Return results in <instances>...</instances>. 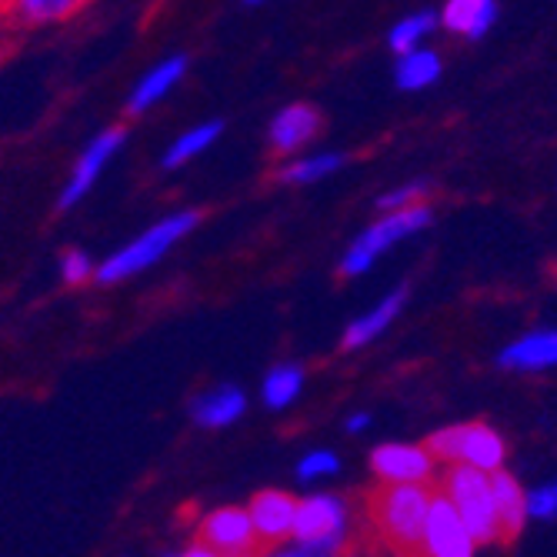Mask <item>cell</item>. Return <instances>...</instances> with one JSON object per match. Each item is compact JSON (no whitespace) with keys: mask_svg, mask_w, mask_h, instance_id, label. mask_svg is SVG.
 <instances>
[{"mask_svg":"<svg viewBox=\"0 0 557 557\" xmlns=\"http://www.w3.org/2000/svg\"><path fill=\"white\" fill-rule=\"evenodd\" d=\"M431 491L411 481H391V487H381L368 500V515L381 541H387L391 550L418 554L424 550V518H428Z\"/></svg>","mask_w":557,"mask_h":557,"instance_id":"cell-1","label":"cell"},{"mask_svg":"<svg viewBox=\"0 0 557 557\" xmlns=\"http://www.w3.org/2000/svg\"><path fill=\"white\" fill-rule=\"evenodd\" d=\"M444 494L454 500V508L461 511V518H465V524H468L474 541L487 544V541L500 537L494 491H491L487 471H481L474 465H458L444 478Z\"/></svg>","mask_w":557,"mask_h":557,"instance_id":"cell-2","label":"cell"},{"mask_svg":"<svg viewBox=\"0 0 557 557\" xmlns=\"http://www.w3.org/2000/svg\"><path fill=\"white\" fill-rule=\"evenodd\" d=\"M197 221H200L197 211H184V214H174V218L161 221L158 227H150V231L140 234L134 244L121 247L114 258H108L104 264H100V268H97V281H100V284H114V281H124V277H131V274L150 268L158 258L168 255V247H171L177 237H184L190 227H197Z\"/></svg>","mask_w":557,"mask_h":557,"instance_id":"cell-3","label":"cell"},{"mask_svg":"<svg viewBox=\"0 0 557 557\" xmlns=\"http://www.w3.org/2000/svg\"><path fill=\"white\" fill-rule=\"evenodd\" d=\"M294 544L290 554H334L344 547V504L337 497L318 494L297 500L294 511Z\"/></svg>","mask_w":557,"mask_h":557,"instance_id":"cell-4","label":"cell"},{"mask_svg":"<svg viewBox=\"0 0 557 557\" xmlns=\"http://www.w3.org/2000/svg\"><path fill=\"white\" fill-rule=\"evenodd\" d=\"M428 224H431V211H428V208H400V211H387L384 221H377L374 227H368L358 240H354V247L347 250L344 261H341V271H344L347 277L364 274V271L374 264V258L384 255V250H387L394 240L411 237V234H418V231L428 227Z\"/></svg>","mask_w":557,"mask_h":557,"instance_id":"cell-5","label":"cell"},{"mask_svg":"<svg viewBox=\"0 0 557 557\" xmlns=\"http://www.w3.org/2000/svg\"><path fill=\"white\" fill-rule=\"evenodd\" d=\"M474 537L461 518V511L454 508V500L447 494H431L428 518H424V554L434 557H468L474 550Z\"/></svg>","mask_w":557,"mask_h":557,"instance_id":"cell-6","label":"cell"},{"mask_svg":"<svg viewBox=\"0 0 557 557\" xmlns=\"http://www.w3.org/2000/svg\"><path fill=\"white\" fill-rule=\"evenodd\" d=\"M197 544L205 547L211 557L214 554H255L261 550L255 521L240 508H221L208 515L197 528Z\"/></svg>","mask_w":557,"mask_h":557,"instance_id":"cell-7","label":"cell"},{"mask_svg":"<svg viewBox=\"0 0 557 557\" xmlns=\"http://www.w3.org/2000/svg\"><path fill=\"white\" fill-rule=\"evenodd\" d=\"M294 511H297V500L284 491H264L250 500V521H255V531H258V541L261 547L274 550L281 541L290 537L294 531Z\"/></svg>","mask_w":557,"mask_h":557,"instance_id":"cell-8","label":"cell"},{"mask_svg":"<svg viewBox=\"0 0 557 557\" xmlns=\"http://www.w3.org/2000/svg\"><path fill=\"white\" fill-rule=\"evenodd\" d=\"M371 468L384 481H411L424 484L434 468V454L414 444H384L371 454Z\"/></svg>","mask_w":557,"mask_h":557,"instance_id":"cell-9","label":"cell"},{"mask_svg":"<svg viewBox=\"0 0 557 557\" xmlns=\"http://www.w3.org/2000/svg\"><path fill=\"white\" fill-rule=\"evenodd\" d=\"M124 137H127L124 127H111V131H104V134H100V137L84 150L81 161H77V168H74V177H71V184H67V190H64V197H61V208H64V211L74 208L77 200L90 190V184L97 181L100 168H104V164L111 161V154L124 144Z\"/></svg>","mask_w":557,"mask_h":557,"instance_id":"cell-10","label":"cell"},{"mask_svg":"<svg viewBox=\"0 0 557 557\" xmlns=\"http://www.w3.org/2000/svg\"><path fill=\"white\" fill-rule=\"evenodd\" d=\"M87 4L90 0H0V21L17 27H37L50 21H64Z\"/></svg>","mask_w":557,"mask_h":557,"instance_id":"cell-11","label":"cell"},{"mask_svg":"<svg viewBox=\"0 0 557 557\" xmlns=\"http://www.w3.org/2000/svg\"><path fill=\"white\" fill-rule=\"evenodd\" d=\"M500 368L511 371H544L557 368V331H537L500 350Z\"/></svg>","mask_w":557,"mask_h":557,"instance_id":"cell-12","label":"cell"},{"mask_svg":"<svg viewBox=\"0 0 557 557\" xmlns=\"http://www.w3.org/2000/svg\"><path fill=\"white\" fill-rule=\"evenodd\" d=\"M321 127V114L308 104H294V108H284L274 124H271V144L281 154H290L300 144H308Z\"/></svg>","mask_w":557,"mask_h":557,"instance_id":"cell-13","label":"cell"},{"mask_svg":"<svg viewBox=\"0 0 557 557\" xmlns=\"http://www.w3.org/2000/svg\"><path fill=\"white\" fill-rule=\"evenodd\" d=\"M491 491H494V508H497V524H500V537H518L524 521H528V497L518 487V481L511 474L497 471L491 478Z\"/></svg>","mask_w":557,"mask_h":557,"instance_id":"cell-14","label":"cell"},{"mask_svg":"<svg viewBox=\"0 0 557 557\" xmlns=\"http://www.w3.org/2000/svg\"><path fill=\"white\" fill-rule=\"evenodd\" d=\"M458 461L474 465L481 471H497L504 461V441L487 424H461V444H458Z\"/></svg>","mask_w":557,"mask_h":557,"instance_id":"cell-15","label":"cell"},{"mask_svg":"<svg viewBox=\"0 0 557 557\" xmlns=\"http://www.w3.org/2000/svg\"><path fill=\"white\" fill-rule=\"evenodd\" d=\"M240 414H244V394L237 387H231V384L200 394L194 400V418H197V424H205V428H227Z\"/></svg>","mask_w":557,"mask_h":557,"instance_id":"cell-16","label":"cell"},{"mask_svg":"<svg viewBox=\"0 0 557 557\" xmlns=\"http://www.w3.org/2000/svg\"><path fill=\"white\" fill-rule=\"evenodd\" d=\"M494 17H497L494 0H447V8H444V24L468 37L487 34Z\"/></svg>","mask_w":557,"mask_h":557,"instance_id":"cell-17","label":"cell"},{"mask_svg":"<svg viewBox=\"0 0 557 557\" xmlns=\"http://www.w3.org/2000/svg\"><path fill=\"white\" fill-rule=\"evenodd\" d=\"M400 304H404V287L394 290V294H387L374 311H368L364 318L354 321V324L347 327V334H344V347H347V350H358V347H364L368 341H374V337L394 321V314L400 311Z\"/></svg>","mask_w":557,"mask_h":557,"instance_id":"cell-18","label":"cell"},{"mask_svg":"<svg viewBox=\"0 0 557 557\" xmlns=\"http://www.w3.org/2000/svg\"><path fill=\"white\" fill-rule=\"evenodd\" d=\"M184 67H187V61L184 58H171L168 64H161L158 71H150L137 87H134V97H131V104H127V111L131 114H144L154 100H161L177 81H181V74H184Z\"/></svg>","mask_w":557,"mask_h":557,"instance_id":"cell-19","label":"cell"},{"mask_svg":"<svg viewBox=\"0 0 557 557\" xmlns=\"http://www.w3.org/2000/svg\"><path fill=\"white\" fill-rule=\"evenodd\" d=\"M441 77V61L431 50H408V54H400V64H397V84L404 90H421L428 84H434Z\"/></svg>","mask_w":557,"mask_h":557,"instance_id":"cell-20","label":"cell"},{"mask_svg":"<svg viewBox=\"0 0 557 557\" xmlns=\"http://www.w3.org/2000/svg\"><path fill=\"white\" fill-rule=\"evenodd\" d=\"M221 131H224V127H221L218 121H214V124H200V127L187 131L181 140H174V147L164 154V168H181V164H187V161L197 158L205 147H211L214 137H218Z\"/></svg>","mask_w":557,"mask_h":557,"instance_id":"cell-21","label":"cell"},{"mask_svg":"<svg viewBox=\"0 0 557 557\" xmlns=\"http://www.w3.org/2000/svg\"><path fill=\"white\" fill-rule=\"evenodd\" d=\"M300 384H304V371L300 368H290V364H281L268 374L264 381V404L274 411L287 408V404L300 394Z\"/></svg>","mask_w":557,"mask_h":557,"instance_id":"cell-22","label":"cell"},{"mask_svg":"<svg viewBox=\"0 0 557 557\" xmlns=\"http://www.w3.org/2000/svg\"><path fill=\"white\" fill-rule=\"evenodd\" d=\"M341 164H344V158H341V154L308 158V161H297L294 168H287V171L281 174V181H287V184H311V181H321V177L334 174Z\"/></svg>","mask_w":557,"mask_h":557,"instance_id":"cell-23","label":"cell"},{"mask_svg":"<svg viewBox=\"0 0 557 557\" xmlns=\"http://www.w3.org/2000/svg\"><path fill=\"white\" fill-rule=\"evenodd\" d=\"M434 27V14H411L404 17L394 30H391V47L397 50V54H408V50L418 47V40Z\"/></svg>","mask_w":557,"mask_h":557,"instance_id":"cell-24","label":"cell"},{"mask_svg":"<svg viewBox=\"0 0 557 557\" xmlns=\"http://www.w3.org/2000/svg\"><path fill=\"white\" fill-rule=\"evenodd\" d=\"M337 471V458L331 450H314V454H308V458L300 461V468H297V478L300 481H318V478H324V474H334Z\"/></svg>","mask_w":557,"mask_h":557,"instance_id":"cell-25","label":"cell"},{"mask_svg":"<svg viewBox=\"0 0 557 557\" xmlns=\"http://www.w3.org/2000/svg\"><path fill=\"white\" fill-rule=\"evenodd\" d=\"M528 515L531 518H554L557 515V481L528 497Z\"/></svg>","mask_w":557,"mask_h":557,"instance_id":"cell-26","label":"cell"},{"mask_svg":"<svg viewBox=\"0 0 557 557\" xmlns=\"http://www.w3.org/2000/svg\"><path fill=\"white\" fill-rule=\"evenodd\" d=\"M421 194H424V184H408V187H400V190H391L387 197H381V211H400V208H411Z\"/></svg>","mask_w":557,"mask_h":557,"instance_id":"cell-27","label":"cell"},{"mask_svg":"<svg viewBox=\"0 0 557 557\" xmlns=\"http://www.w3.org/2000/svg\"><path fill=\"white\" fill-rule=\"evenodd\" d=\"M61 268H64V281H67V284H81V281L90 277V261L81 255V250H67Z\"/></svg>","mask_w":557,"mask_h":557,"instance_id":"cell-28","label":"cell"},{"mask_svg":"<svg viewBox=\"0 0 557 557\" xmlns=\"http://www.w3.org/2000/svg\"><path fill=\"white\" fill-rule=\"evenodd\" d=\"M368 424H371V418H368V414H354V418L347 421V431H350V434H358V431H364Z\"/></svg>","mask_w":557,"mask_h":557,"instance_id":"cell-29","label":"cell"},{"mask_svg":"<svg viewBox=\"0 0 557 557\" xmlns=\"http://www.w3.org/2000/svg\"><path fill=\"white\" fill-rule=\"evenodd\" d=\"M247 4H261V0H247Z\"/></svg>","mask_w":557,"mask_h":557,"instance_id":"cell-30","label":"cell"}]
</instances>
